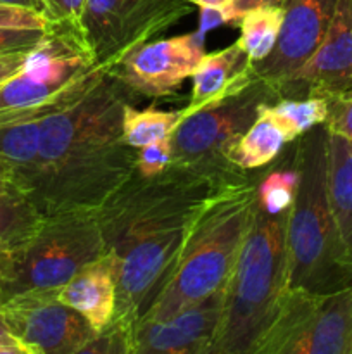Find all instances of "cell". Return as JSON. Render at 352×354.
Here are the masks:
<instances>
[{
	"label": "cell",
	"mask_w": 352,
	"mask_h": 354,
	"mask_svg": "<svg viewBox=\"0 0 352 354\" xmlns=\"http://www.w3.org/2000/svg\"><path fill=\"white\" fill-rule=\"evenodd\" d=\"M247 173L224 176L173 165L150 178L135 173L97 209L104 248L116 263L113 322L133 328L168 282L200 211Z\"/></svg>",
	"instance_id": "1"
},
{
	"label": "cell",
	"mask_w": 352,
	"mask_h": 354,
	"mask_svg": "<svg viewBox=\"0 0 352 354\" xmlns=\"http://www.w3.org/2000/svg\"><path fill=\"white\" fill-rule=\"evenodd\" d=\"M135 93L107 71L40 121V154L28 199L41 216L97 211L135 175L137 149L123 137Z\"/></svg>",
	"instance_id": "2"
},
{
	"label": "cell",
	"mask_w": 352,
	"mask_h": 354,
	"mask_svg": "<svg viewBox=\"0 0 352 354\" xmlns=\"http://www.w3.org/2000/svg\"><path fill=\"white\" fill-rule=\"evenodd\" d=\"M295 196L286 214V287L330 294L352 286L328 194V130L317 124L295 140Z\"/></svg>",
	"instance_id": "3"
},
{
	"label": "cell",
	"mask_w": 352,
	"mask_h": 354,
	"mask_svg": "<svg viewBox=\"0 0 352 354\" xmlns=\"http://www.w3.org/2000/svg\"><path fill=\"white\" fill-rule=\"evenodd\" d=\"M255 171L221 190L200 211L168 282L137 324L164 320L224 289L257 204Z\"/></svg>",
	"instance_id": "4"
},
{
	"label": "cell",
	"mask_w": 352,
	"mask_h": 354,
	"mask_svg": "<svg viewBox=\"0 0 352 354\" xmlns=\"http://www.w3.org/2000/svg\"><path fill=\"white\" fill-rule=\"evenodd\" d=\"M286 214L255 204L237 263L223 289V313L211 354H252L286 289Z\"/></svg>",
	"instance_id": "5"
},
{
	"label": "cell",
	"mask_w": 352,
	"mask_h": 354,
	"mask_svg": "<svg viewBox=\"0 0 352 354\" xmlns=\"http://www.w3.org/2000/svg\"><path fill=\"white\" fill-rule=\"evenodd\" d=\"M104 252L97 211L41 216L28 237L0 251V306L19 294L61 290Z\"/></svg>",
	"instance_id": "6"
},
{
	"label": "cell",
	"mask_w": 352,
	"mask_h": 354,
	"mask_svg": "<svg viewBox=\"0 0 352 354\" xmlns=\"http://www.w3.org/2000/svg\"><path fill=\"white\" fill-rule=\"evenodd\" d=\"M278 99L280 93L255 76L244 88L183 118L169 137L171 165L224 176L245 173L231 161L235 149L262 107Z\"/></svg>",
	"instance_id": "7"
},
{
	"label": "cell",
	"mask_w": 352,
	"mask_h": 354,
	"mask_svg": "<svg viewBox=\"0 0 352 354\" xmlns=\"http://www.w3.org/2000/svg\"><path fill=\"white\" fill-rule=\"evenodd\" d=\"M252 354H352V286L330 294L286 287Z\"/></svg>",
	"instance_id": "8"
},
{
	"label": "cell",
	"mask_w": 352,
	"mask_h": 354,
	"mask_svg": "<svg viewBox=\"0 0 352 354\" xmlns=\"http://www.w3.org/2000/svg\"><path fill=\"white\" fill-rule=\"evenodd\" d=\"M190 0H86L79 35L97 66L113 69L128 52L193 12Z\"/></svg>",
	"instance_id": "9"
},
{
	"label": "cell",
	"mask_w": 352,
	"mask_h": 354,
	"mask_svg": "<svg viewBox=\"0 0 352 354\" xmlns=\"http://www.w3.org/2000/svg\"><path fill=\"white\" fill-rule=\"evenodd\" d=\"M0 311L10 335L30 354H79L95 335L83 315L59 299V290L19 294Z\"/></svg>",
	"instance_id": "10"
},
{
	"label": "cell",
	"mask_w": 352,
	"mask_h": 354,
	"mask_svg": "<svg viewBox=\"0 0 352 354\" xmlns=\"http://www.w3.org/2000/svg\"><path fill=\"white\" fill-rule=\"evenodd\" d=\"M204 54L199 35H178L138 45L110 71L135 95L164 99L193 75Z\"/></svg>",
	"instance_id": "11"
},
{
	"label": "cell",
	"mask_w": 352,
	"mask_h": 354,
	"mask_svg": "<svg viewBox=\"0 0 352 354\" xmlns=\"http://www.w3.org/2000/svg\"><path fill=\"white\" fill-rule=\"evenodd\" d=\"M337 6L338 0H286L278 41L268 57L252 64L254 75L278 92L320 47Z\"/></svg>",
	"instance_id": "12"
},
{
	"label": "cell",
	"mask_w": 352,
	"mask_h": 354,
	"mask_svg": "<svg viewBox=\"0 0 352 354\" xmlns=\"http://www.w3.org/2000/svg\"><path fill=\"white\" fill-rule=\"evenodd\" d=\"M352 86V0H338L323 41L278 88L280 99L328 97Z\"/></svg>",
	"instance_id": "13"
},
{
	"label": "cell",
	"mask_w": 352,
	"mask_h": 354,
	"mask_svg": "<svg viewBox=\"0 0 352 354\" xmlns=\"http://www.w3.org/2000/svg\"><path fill=\"white\" fill-rule=\"evenodd\" d=\"M223 313V289L164 320L138 322L133 354H211Z\"/></svg>",
	"instance_id": "14"
},
{
	"label": "cell",
	"mask_w": 352,
	"mask_h": 354,
	"mask_svg": "<svg viewBox=\"0 0 352 354\" xmlns=\"http://www.w3.org/2000/svg\"><path fill=\"white\" fill-rule=\"evenodd\" d=\"M190 78L193 83L192 95L182 109L183 118L244 88L255 75L245 50L235 41L223 50L204 54Z\"/></svg>",
	"instance_id": "15"
},
{
	"label": "cell",
	"mask_w": 352,
	"mask_h": 354,
	"mask_svg": "<svg viewBox=\"0 0 352 354\" xmlns=\"http://www.w3.org/2000/svg\"><path fill=\"white\" fill-rule=\"evenodd\" d=\"M59 299L86 318L95 332L113 322L116 310V263L104 252L75 273L59 290Z\"/></svg>",
	"instance_id": "16"
},
{
	"label": "cell",
	"mask_w": 352,
	"mask_h": 354,
	"mask_svg": "<svg viewBox=\"0 0 352 354\" xmlns=\"http://www.w3.org/2000/svg\"><path fill=\"white\" fill-rule=\"evenodd\" d=\"M328 194L342 245L352 265V140L328 133Z\"/></svg>",
	"instance_id": "17"
},
{
	"label": "cell",
	"mask_w": 352,
	"mask_h": 354,
	"mask_svg": "<svg viewBox=\"0 0 352 354\" xmlns=\"http://www.w3.org/2000/svg\"><path fill=\"white\" fill-rule=\"evenodd\" d=\"M40 154V121L0 124V159L12 168L17 189L28 196Z\"/></svg>",
	"instance_id": "18"
},
{
	"label": "cell",
	"mask_w": 352,
	"mask_h": 354,
	"mask_svg": "<svg viewBox=\"0 0 352 354\" xmlns=\"http://www.w3.org/2000/svg\"><path fill=\"white\" fill-rule=\"evenodd\" d=\"M268 106L262 107L259 116L238 142L233 158H231L237 168L245 169V171L266 168L275 159H278L285 145L290 144L285 131L269 114Z\"/></svg>",
	"instance_id": "19"
},
{
	"label": "cell",
	"mask_w": 352,
	"mask_h": 354,
	"mask_svg": "<svg viewBox=\"0 0 352 354\" xmlns=\"http://www.w3.org/2000/svg\"><path fill=\"white\" fill-rule=\"evenodd\" d=\"M292 147L286 154H280V161H273L268 169H259L257 178V204L271 214L285 213L292 206L295 196L297 180V147L292 142Z\"/></svg>",
	"instance_id": "20"
},
{
	"label": "cell",
	"mask_w": 352,
	"mask_h": 354,
	"mask_svg": "<svg viewBox=\"0 0 352 354\" xmlns=\"http://www.w3.org/2000/svg\"><path fill=\"white\" fill-rule=\"evenodd\" d=\"M283 14V6H266L251 10L237 23L240 28L237 41L252 64L268 57L275 48L282 31Z\"/></svg>",
	"instance_id": "21"
},
{
	"label": "cell",
	"mask_w": 352,
	"mask_h": 354,
	"mask_svg": "<svg viewBox=\"0 0 352 354\" xmlns=\"http://www.w3.org/2000/svg\"><path fill=\"white\" fill-rule=\"evenodd\" d=\"M182 120V109L161 111L150 106L140 111L133 106V102H128L123 113V137L130 147H145L171 137Z\"/></svg>",
	"instance_id": "22"
},
{
	"label": "cell",
	"mask_w": 352,
	"mask_h": 354,
	"mask_svg": "<svg viewBox=\"0 0 352 354\" xmlns=\"http://www.w3.org/2000/svg\"><path fill=\"white\" fill-rule=\"evenodd\" d=\"M268 111L285 131L289 142H295L317 124H324L328 104L324 97L278 99L275 104H269Z\"/></svg>",
	"instance_id": "23"
},
{
	"label": "cell",
	"mask_w": 352,
	"mask_h": 354,
	"mask_svg": "<svg viewBox=\"0 0 352 354\" xmlns=\"http://www.w3.org/2000/svg\"><path fill=\"white\" fill-rule=\"evenodd\" d=\"M41 214L21 194H0V242L14 245L31 234Z\"/></svg>",
	"instance_id": "24"
},
{
	"label": "cell",
	"mask_w": 352,
	"mask_h": 354,
	"mask_svg": "<svg viewBox=\"0 0 352 354\" xmlns=\"http://www.w3.org/2000/svg\"><path fill=\"white\" fill-rule=\"evenodd\" d=\"M131 330L133 328L124 327L117 322H110L104 330L95 332V335L83 346L79 354H133Z\"/></svg>",
	"instance_id": "25"
},
{
	"label": "cell",
	"mask_w": 352,
	"mask_h": 354,
	"mask_svg": "<svg viewBox=\"0 0 352 354\" xmlns=\"http://www.w3.org/2000/svg\"><path fill=\"white\" fill-rule=\"evenodd\" d=\"M324 99L328 104V116L324 121L328 133L352 140V86Z\"/></svg>",
	"instance_id": "26"
},
{
	"label": "cell",
	"mask_w": 352,
	"mask_h": 354,
	"mask_svg": "<svg viewBox=\"0 0 352 354\" xmlns=\"http://www.w3.org/2000/svg\"><path fill=\"white\" fill-rule=\"evenodd\" d=\"M169 166H171L169 138L137 149V162H135L137 175L144 176V178H150V176L166 171Z\"/></svg>",
	"instance_id": "27"
},
{
	"label": "cell",
	"mask_w": 352,
	"mask_h": 354,
	"mask_svg": "<svg viewBox=\"0 0 352 354\" xmlns=\"http://www.w3.org/2000/svg\"><path fill=\"white\" fill-rule=\"evenodd\" d=\"M48 19L45 14L30 7L0 3V28H28V30H47Z\"/></svg>",
	"instance_id": "28"
},
{
	"label": "cell",
	"mask_w": 352,
	"mask_h": 354,
	"mask_svg": "<svg viewBox=\"0 0 352 354\" xmlns=\"http://www.w3.org/2000/svg\"><path fill=\"white\" fill-rule=\"evenodd\" d=\"M85 3L86 0H45V16L50 24H62L79 33V19Z\"/></svg>",
	"instance_id": "29"
},
{
	"label": "cell",
	"mask_w": 352,
	"mask_h": 354,
	"mask_svg": "<svg viewBox=\"0 0 352 354\" xmlns=\"http://www.w3.org/2000/svg\"><path fill=\"white\" fill-rule=\"evenodd\" d=\"M47 30L28 28H0V55L17 50H30L40 44Z\"/></svg>",
	"instance_id": "30"
},
{
	"label": "cell",
	"mask_w": 352,
	"mask_h": 354,
	"mask_svg": "<svg viewBox=\"0 0 352 354\" xmlns=\"http://www.w3.org/2000/svg\"><path fill=\"white\" fill-rule=\"evenodd\" d=\"M285 2L286 0H230V3L219 10L221 19L223 23L237 24L251 10L266 6H285Z\"/></svg>",
	"instance_id": "31"
},
{
	"label": "cell",
	"mask_w": 352,
	"mask_h": 354,
	"mask_svg": "<svg viewBox=\"0 0 352 354\" xmlns=\"http://www.w3.org/2000/svg\"><path fill=\"white\" fill-rule=\"evenodd\" d=\"M30 50H17L0 55V85L24 68Z\"/></svg>",
	"instance_id": "32"
},
{
	"label": "cell",
	"mask_w": 352,
	"mask_h": 354,
	"mask_svg": "<svg viewBox=\"0 0 352 354\" xmlns=\"http://www.w3.org/2000/svg\"><path fill=\"white\" fill-rule=\"evenodd\" d=\"M0 194H21L17 189L16 178H14L12 168L2 159H0Z\"/></svg>",
	"instance_id": "33"
},
{
	"label": "cell",
	"mask_w": 352,
	"mask_h": 354,
	"mask_svg": "<svg viewBox=\"0 0 352 354\" xmlns=\"http://www.w3.org/2000/svg\"><path fill=\"white\" fill-rule=\"evenodd\" d=\"M0 354H30L16 337L0 339Z\"/></svg>",
	"instance_id": "34"
},
{
	"label": "cell",
	"mask_w": 352,
	"mask_h": 354,
	"mask_svg": "<svg viewBox=\"0 0 352 354\" xmlns=\"http://www.w3.org/2000/svg\"><path fill=\"white\" fill-rule=\"evenodd\" d=\"M0 3H14V6H23V7H30V9L38 10V12L45 14V0H0Z\"/></svg>",
	"instance_id": "35"
},
{
	"label": "cell",
	"mask_w": 352,
	"mask_h": 354,
	"mask_svg": "<svg viewBox=\"0 0 352 354\" xmlns=\"http://www.w3.org/2000/svg\"><path fill=\"white\" fill-rule=\"evenodd\" d=\"M193 6L202 7V9H217L223 10L230 3V0H190Z\"/></svg>",
	"instance_id": "36"
},
{
	"label": "cell",
	"mask_w": 352,
	"mask_h": 354,
	"mask_svg": "<svg viewBox=\"0 0 352 354\" xmlns=\"http://www.w3.org/2000/svg\"><path fill=\"white\" fill-rule=\"evenodd\" d=\"M3 337H12V335H10L9 328H7V325H6V320H3L2 311H0V339H3Z\"/></svg>",
	"instance_id": "37"
},
{
	"label": "cell",
	"mask_w": 352,
	"mask_h": 354,
	"mask_svg": "<svg viewBox=\"0 0 352 354\" xmlns=\"http://www.w3.org/2000/svg\"><path fill=\"white\" fill-rule=\"evenodd\" d=\"M3 245H7V244H3V242H0V251H2V249H3Z\"/></svg>",
	"instance_id": "38"
}]
</instances>
